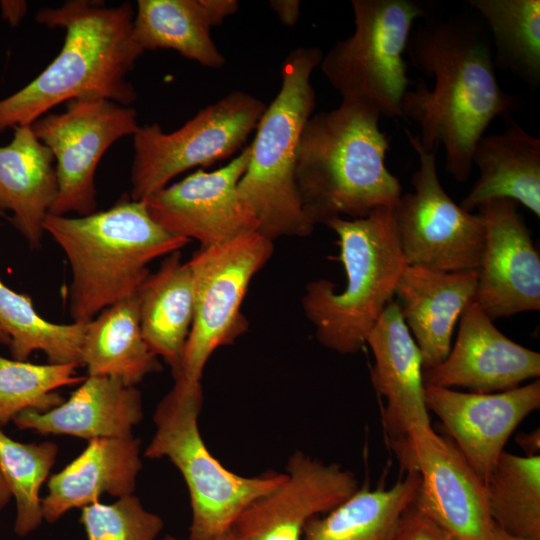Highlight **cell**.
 Here are the masks:
<instances>
[{
    "label": "cell",
    "mask_w": 540,
    "mask_h": 540,
    "mask_svg": "<svg viewBox=\"0 0 540 540\" xmlns=\"http://www.w3.org/2000/svg\"><path fill=\"white\" fill-rule=\"evenodd\" d=\"M412 30L406 52L412 66L434 79L419 82L402 101L403 118L416 122L427 152L445 151L446 170L465 182L477 142L497 117L506 120L523 99L505 92L496 77L489 37L480 21L458 15L427 19Z\"/></svg>",
    "instance_id": "obj_1"
},
{
    "label": "cell",
    "mask_w": 540,
    "mask_h": 540,
    "mask_svg": "<svg viewBox=\"0 0 540 540\" xmlns=\"http://www.w3.org/2000/svg\"><path fill=\"white\" fill-rule=\"evenodd\" d=\"M130 3L69 0L43 8L36 21L65 31L63 46L31 82L0 99V133L31 125L51 108L82 97H102L130 106L137 93L127 75L145 52L133 37Z\"/></svg>",
    "instance_id": "obj_2"
},
{
    "label": "cell",
    "mask_w": 540,
    "mask_h": 540,
    "mask_svg": "<svg viewBox=\"0 0 540 540\" xmlns=\"http://www.w3.org/2000/svg\"><path fill=\"white\" fill-rule=\"evenodd\" d=\"M380 118L369 106L341 101L306 122L296 151L295 179L314 226L335 218H363L398 202L402 188L386 166L390 144Z\"/></svg>",
    "instance_id": "obj_3"
},
{
    "label": "cell",
    "mask_w": 540,
    "mask_h": 540,
    "mask_svg": "<svg viewBox=\"0 0 540 540\" xmlns=\"http://www.w3.org/2000/svg\"><path fill=\"white\" fill-rule=\"evenodd\" d=\"M43 230L69 261V313L73 322L83 323L134 297L150 274V262L190 242L157 224L144 201L128 198L85 216L48 214Z\"/></svg>",
    "instance_id": "obj_4"
},
{
    "label": "cell",
    "mask_w": 540,
    "mask_h": 540,
    "mask_svg": "<svg viewBox=\"0 0 540 540\" xmlns=\"http://www.w3.org/2000/svg\"><path fill=\"white\" fill-rule=\"evenodd\" d=\"M326 226L338 236L346 284L338 292L329 280L311 281L302 308L321 345L354 354L366 345L367 335L393 300L407 263L394 206L380 207L363 218H335Z\"/></svg>",
    "instance_id": "obj_5"
},
{
    "label": "cell",
    "mask_w": 540,
    "mask_h": 540,
    "mask_svg": "<svg viewBox=\"0 0 540 540\" xmlns=\"http://www.w3.org/2000/svg\"><path fill=\"white\" fill-rule=\"evenodd\" d=\"M323 53L317 47L292 50L281 66V87L257 127L238 193L258 221V232L274 241L305 237L314 230L295 179L296 151L313 115L316 94L311 78Z\"/></svg>",
    "instance_id": "obj_6"
},
{
    "label": "cell",
    "mask_w": 540,
    "mask_h": 540,
    "mask_svg": "<svg viewBox=\"0 0 540 540\" xmlns=\"http://www.w3.org/2000/svg\"><path fill=\"white\" fill-rule=\"evenodd\" d=\"M157 404L155 426L144 450L149 459L167 458L182 475L191 507L190 540L232 530L244 509L280 484L285 472L245 477L225 468L209 451L199 430L201 380L182 375Z\"/></svg>",
    "instance_id": "obj_7"
},
{
    "label": "cell",
    "mask_w": 540,
    "mask_h": 540,
    "mask_svg": "<svg viewBox=\"0 0 540 540\" xmlns=\"http://www.w3.org/2000/svg\"><path fill=\"white\" fill-rule=\"evenodd\" d=\"M351 6L354 31L322 56L321 71L342 101L403 118L401 105L411 86L404 53L425 9L411 0H352Z\"/></svg>",
    "instance_id": "obj_8"
},
{
    "label": "cell",
    "mask_w": 540,
    "mask_h": 540,
    "mask_svg": "<svg viewBox=\"0 0 540 540\" xmlns=\"http://www.w3.org/2000/svg\"><path fill=\"white\" fill-rule=\"evenodd\" d=\"M266 107L249 93L233 91L172 132H164L158 123L139 125L133 134L130 199L143 201L179 174L234 155Z\"/></svg>",
    "instance_id": "obj_9"
},
{
    "label": "cell",
    "mask_w": 540,
    "mask_h": 540,
    "mask_svg": "<svg viewBox=\"0 0 540 540\" xmlns=\"http://www.w3.org/2000/svg\"><path fill=\"white\" fill-rule=\"evenodd\" d=\"M272 253L273 241L254 231L225 243L200 247L192 255L188 264L193 279L194 316L179 375L201 380L210 356L247 331L242 302L252 278Z\"/></svg>",
    "instance_id": "obj_10"
},
{
    "label": "cell",
    "mask_w": 540,
    "mask_h": 540,
    "mask_svg": "<svg viewBox=\"0 0 540 540\" xmlns=\"http://www.w3.org/2000/svg\"><path fill=\"white\" fill-rule=\"evenodd\" d=\"M419 157L413 191L394 206L396 228L407 265L442 272L477 270L486 236L481 214L456 204L437 173L436 152L423 149L418 135L406 131Z\"/></svg>",
    "instance_id": "obj_11"
},
{
    "label": "cell",
    "mask_w": 540,
    "mask_h": 540,
    "mask_svg": "<svg viewBox=\"0 0 540 540\" xmlns=\"http://www.w3.org/2000/svg\"><path fill=\"white\" fill-rule=\"evenodd\" d=\"M31 127L55 160L58 194L49 214L85 216L96 209L94 179L102 156L139 124L132 107L89 96L68 101L64 112L45 114Z\"/></svg>",
    "instance_id": "obj_12"
},
{
    "label": "cell",
    "mask_w": 540,
    "mask_h": 540,
    "mask_svg": "<svg viewBox=\"0 0 540 540\" xmlns=\"http://www.w3.org/2000/svg\"><path fill=\"white\" fill-rule=\"evenodd\" d=\"M395 454L402 470L419 473L413 501L419 511L461 540H491L485 484L450 438L432 428Z\"/></svg>",
    "instance_id": "obj_13"
},
{
    "label": "cell",
    "mask_w": 540,
    "mask_h": 540,
    "mask_svg": "<svg viewBox=\"0 0 540 540\" xmlns=\"http://www.w3.org/2000/svg\"><path fill=\"white\" fill-rule=\"evenodd\" d=\"M250 145L227 165L202 169L166 186L145 200L152 219L170 234L197 240L201 248L258 231V221L238 193L250 159Z\"/></svg>",
    "instance_id": "obj_14"
},
{
    "label": "cell",
    "mask_w": 540,
    "mask_h": 540,
    "mask_svg": "<svg viewBox=\"0 0 540 540\" xmlns=\"http://www.w3.org/2000/svg\"><path fill=\"white\" fill-rule=\"evenodd\" d=\"M359 488L356 476L337 463L294 452L285 478L250 503L232 530L240 540H302L306 524L326 514Z\"/></svg>",
    "instance_id": "obj_15"
},
{
    "label": "cell",
    "mask_w": 540,
    "mask_h": 540,
    "mask_svg": "<svg viewBox=\"0 0 540 540\" xmlns=\"http://www.w3.org/2000/svg\"><path fill=\"white\" fill-rule=\"evenodd\" d=\"M509 199L478 208L486 227L475 302L491 320L540 309V256Z\"/></svg>",
    "instance_id": "obj_16"
},
{
    "label": "cell",
    "mask_w": 540,
    "mask_h": 540,
    "mask_svg": "<svg viewBox=\"0 0 540 540\" xmlns=\"http://www.w3.org/2000/svg\"><path fill=\"white\" fill-rule=\"evenodd\" d=\"M425 401L485 484L512 433L539 409L540 381L495 393L425 385Z\"/></svg>",
    "instance_id": "obj_17"
},
{
    "label": "cell",
    "mask_w": 540,
    "mask_h": 540,
    "mask_svg": "<svg viewBox=\"0 0 540 540\" xmlns=\"http://www.w3.org/2000/svg\"><path fill=\"white\" fill-rule=\"evenodd\" d=\"M540 376V354L504 335L472 300L463 311L447 357L423 371L425 385L495 393Z\"/></svg>",
    "instance_id": "obj_18"
},
{
    "label": "cell",
    "mask_w": 540,
    "mask_h": 540,
    "mask_svg": "<svg viewBox=\"0 0 540 540\" xmlns=\"http://www.w3.org/2000/svg\"><path fill=\"white\" fill-rule=\"evenodd\" d=\"M374 364L371 382L385 399L382 423L392 450L398 452L413 435L432 429L425 401L420 350L391 300L366 338Z\"/></svg>",
    "instance_id": "obj_19"
},
{
    "label": "cell",
    "mask_w": 540,
    "mask_h": 540,
    "mask_svg": "<svg viewBox=\"0 0 540 540\" xmlns=\"http://www.w3.org/2000/svg\"><path fill=\"white\" fill-rule=\"evenodd\" d=\"M477 282V270L442 272L409 265L403 270L394 295L420 350L423 370L449 354L455 325L474 300Z\"/></svg>",
    "instance_id": "obj_20"
},
{
    "label": "cell",
    "mask_w": 540,
    "mask_h": 540,
    "mask_svg": "<svg viewBox=\"0 0 540 540\" xmlns=\"http://www.w3.org/2000/svg\"><path fill=\"white\" fill-rule=\"evenodd\" d=\"M143 416L142 394L136 386L113 377L86 376L60 405L45 412L23 411L13 422L21 430L90 441L131 436Z\"/></svg>",
    "instance_id": "obj_21"
},
{
    "label": "cell",
    "mask_w": 540,
    "mask_h": 540,
    "mask_svg": "<svg viewBox=\"0 0 540 540\" xmlns=\"http://www.w3.org/2000/svg\"><path fill=\"white\" fill-rule=\"evenodd\" d=\"M141 469V440L134 435L88 441L74 460L50 476L42 498L43 520L54 523L104 494L116 498L134 494Z\"/></svg>",
    "instance_id": "obj_22"
},
{
    "label": "cell",
    "mask_w": 540,
    "mask_h": 540,
    "mask_svg": "<svg viewBox=\"0 0 540 540\" xmlns=\"http://www.w3.org/2000/svg\"><path fill=\"white\" fill-rule=\"evenodd\" d=\"M238 8L235 0H138L133 37L144 51L172 49L204 67L219 69L226 59L210 30Z\"/></svg>",
    "instance_id": "obj_23"
},
{
    "label": "cell",
    "mask_w": 540,
    "mask_h": 540,
    "mask_svg": "<svg viewBox=\"0 0 540 540\" xmlns=\"http://www.w3.org/2000/svg\"><path fill=\"white\" fill-rule=\"evenodd\" d=\"M504 131L483 135L472 165L479 177L460 206L472 212L494 199L520 203L540 217V139L507 119Z\"/></svg>",
    "instance_id": "obj_24"
},
{
    "label": "cell",
    "mask_w": 540,
    "mask_h": 540,
    "mask_svg": "<svg viewBox=\"0 0 540 540\" xmlns=\"http://www.w3.org/2000/svg\"><path fill=\"white\" fill-rule=\"evenodd\" d=\"M13 129L11 142L0 146V207L12 212V223L36 248L58 194L55 160L31 125Z\"/></svg>",
    "instance_id": "obj_25"
},
{
    "label": "cell",
    "mask_w": 540,
    "mask_h": 540,
    "mask_svg": "<svg viewBox=\"0 0 540 540\" xmlns=\"http://www.w3.org/2000/svg\"><path fill=\"white\" fill-rule=\"evenodd\" d=\"M140 327L150 350L162 358L176 378L194 316L190 266L179 251L169 254L149 274L136 295Z\"/></svg>",
    "instance_id": "obj_26"
},
{
    "label": "cell",
    "mask_w": 540,
    "mask_h": 540,
    "mask_svg": "<svg viewBox=\"0 0 540 540\" xmlns=\"http://www.w3.org/2000/svg\"><path fill=\"white\" fill-rule=\"evenodd\" d=\"M81 365L87 376H106L136 386L162 370L140 327L136 298L122 300L86 323Z\"/></svg>",
    "instance_id": "obj_27"
},
{
    "label": "cell",
    "mask_w": 540,
    "mask_h": 540,
    "mask_svg": "<svg viewBox=\"0 0 540 540\" xmlns=\"http://www.w3.org/2000/svg\"><path fill=\"white\" fill-rule=\"evenodd\" d=\"M419 484V473L408 470L388 488L359 487L340 505L311 519L302 540H394Z\"/></svg>",
    "instance_id": "obj_28"
},
{
    "label": "cell",
    "mask_w": 540,
    "mask_h": 540,
    "mask_svg": "<svg viewBox=\"0 0 540 540\" xmlns=\"http://www.w3.org/2000/svg\"><path fill=\"white\" fill-rule=\"evenodd\" d=\"M487 24L495 66L535 88L540 82V1L470 0Z\"/></svg>",
    "instance_id": "obj_29"
},
{
    "label": "cell",
    "mask_w": 540,
    "mask_h": 540,
    "mask_svg": "<svg viewBox=\"0 0 540 540\" xmlns=\"http://www.w3.org/2000/svg\"><path fill=\"white\" fill-rule=\"evenodd\" d=\"M86 323L47 321L29 296L10 289L0 278V329L9 337L13 359L26 361L34 351H42L49 363L81 366Z\"/></svg>",
    "instance_id": "obj_30"
},
{
    "label": "cell",
    "mask_w": 540,
    "mask_h": 540,
    "mask_svg": "<svg viewBox=\"0 0 540 540\" xmlns=\"http://www.w3.org/2000/svg\"><path fill=\"white\" fill-rule=\"evenodd\" d=\"M492 521L516 536L540 540V455L504 451L485 482Z\"/></svg>",
    "instance_id": "obj_31"
},
{
    "label": "cell",
    "mask_w": 540,
    "mask_h": 540,
    "mask_svg": "<svg viewBox=\"0 0 540 540\" xmlns=\"http://www.w3.org/2000/svg\"><path fill=\"white\" fill-rule=\"evenodd\" d=\"M59 446L52 441L22 443L0 427V473L16 503L14 532L24 537L43 521L40 489L55 464Z\"/></svg>",
    "instance_id": "obj_32"
},
{
    "label": "cell",
    "mask_w": 540,
    "mask_h": 540,
    "mask_svg": "<svg viewBox=\"0 0 540 540\" xmlns=\"http://www.w3.org/2000/svg\"><path fill=\"white\" fill-rule=\"evenodd\" d=\"M78 364H34L0 355V427L21 412L48 411L64 399L59 388L82 383L86 376L77 374Z\"/></svg>",
    "instance_id": "obj_33"
},
{
    "label": "cell",
    "mask_w": 540,
    "mask_h": 540,
    "mask_svg": "<svg viewBox=\"0 0 540 540\" xmlns=\"http://www.w3.org/2000/svg\"><path fill=\"white\" fill-rule=\"evenodd\" d=\"M80 522L87 540H157L163 529V519L134 494L82 508Z\"/></svg>",
    "instance_id": "obj_34"
},
{
    "label": "cell",
    "mask_w": 540,
    "mask_h": 540,
    "mask_svg": "<svg viewBox=\"0 0 540 540\" xmlns=\"http://www.w3.org/2000/svg\"><path fill=\"white\" fill-rule=\"evenodd\" d=\"M394 540H461L419 511L413 502L404 512Z\"/></svg>",
    "instance_id": "obj_35"
},
{
    "label": "cell",
    "mask_w": 540,
    "mask_h": 540,
    "mask_svg": "<svg viewBox=\"0 0 540 540\" xmlns=\"http://www.w3.org/2000/svg\"><path fill=\"white\" fill-rule=\"evenodd\" d=\"M270 8L278 15L279 20L286 26H294L300 16L301 3L298 0H271Z\"/></svg>",
    "instance_id": "obj_36"
},
{
    "label": "cell",
    "mask_w": 540,
    "mask_h": 540,
    "mask_svg": "<svg viewBox=\"0 0 540 540\" xmlns=\"http://www.w3.org/2000/svg\"><path fill=\"white\" fill-rule=\"evenodd\" d=\"M2 18L12 26H17L27 11L25 1L5 0L0 2Z\"/></svg>",
    "instance_id": "obj_37"
},
{
    "label": "cell",
    "mask_w": 540,
    "mask_h": 540,
    "mask_svg": "<svg viewBox=\"0 0 540 540\" xmlns=\"http://www.w3.org/2000/svg\"><path fill=\"white\" fill-rule=\"evenodd\" d=\"M517 444L522 448L525 455L537 456L540 451V431L537 428L529 433H520L516 436Z\"/></svg>",
    "instance_id": "obj_38"
},
{
    "label": "cell",
    "mask_w": 540,
    "mask_h": 540,
    "mask_svg": "<svg viewBox=\"0 0 540 540\" xmlns=\"http://www.w3.org/2000/svg\"><path fill=\"white\" fill-rule=\"evenodd\" d=\"M491 540H537V539H531V538H525V537L513 535L503 530L502 528H500L494 523L492 533H491Z\"/></svg>",
    "instance_id": "obj_39"
},
{
    "label": "cell",
    "mask_w": 540,
    "mask_h": 540,
    "mask_svg": "<svg viewBox=\"0 0 540 540\" xmlns=\"http://www.w3.org/2000/svg\"><path fill=\"white\" fill-rule=\"evenodd\" d=\"M11 498V493L0 473V512L6 507Z\"/></svg>",
    "instance_id": "obj_40"
},
{
    "label": "cell",
    "mask_w": 540,
    "mask_h": 540,
    "mask_svg": "<svg viewBox=\"0 0 540 540\" xmlns=\"http://www.w3.org/2000/svg\"><path fill=\"white\" fill-rule=\"evenodd\" d=\"M162 540H190V539H181V538H177L171 535H167ZM205 540H240V539L236 536L233 530H230V531L213 536Z\"/></svg>",
    "instance_id": "obj_41"
},
{
    "label": "cell",
    "mask_w": 540,
    "mask_h": 540,
    "mask_svg": "<svg viewBox=\"0 0 540 540\" xmlns=\"http://www.w3.org/2000/svg\"><path fill=\"white\" fill-rule=\"evenodd\" d=\"M9 337L0 329V344L9 345Z\"/></svg>",
    "instance_id": "obj_42"
},
{
    "label": "cell",
    "mask_w": 540,
    "mask_h": 540,
    "mask_svg": "<svg viewBox=\"0 0 540 540\" xmlns=\"http://www.w3.org/2000/svg\"><path fill=\"white\" fill-rule=\"evenodd\" d=\"M0 213H3V210L1 209V207H0Z\"/></svg>",
    "instance_id": "obj_43"
}]
</instances>
